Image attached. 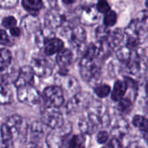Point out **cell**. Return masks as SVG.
I'll use <instances>...</instances> for the list:
<instances>
[{"instance_id": "cell-1", "label": "cell", "mask_w": 148, "mask_h": 148, "mask_svg": "<svg viewBox=\"0 0 148 148\" xmlns=\"http://www.w3.org/2000/svg\"><path fill=\"white\" fill-rule=\"evenodd\" d=\"M42 99L47 108H60L64 102L63 90L59 86L46 88L42 93Z\"/></svg>"}, {"instance_id": "cell-2", "label": "cell", "mask_w": 148, "mask_h": 148, "mask_svg": "<svg viewBox=\"0 0 148 148\" xmlns=\"http://www.w3.org/2000/svg\"><path fill=\"white\" fill-rule=\"evenodd\" d=\"M31 68L37 76L48 77L53 72L54 63L46 56H35L31 62Z\"/></svg>"}, {"instance_id": "cell-3", "label": "cell", "mask_w": 148, "mask_h": 148, "mask_svg": "<svg viewBox=\"0 0 148 148\" xmlns=\"http://www.w3.org/2000/svg\"><path fill=\"white\" fill-rule=\"evenodd\" d=\"M16 95L20 102L29 106L36 105L41 101V95L39 92L32 85H26L18 88Z\"/></svg>"}, {"instance_id": "cell-4", "label": "cell", "mask_w": 148, "mask_h": 148, "mask_svg": "<svg viewBox=\"0 0 148 148\" xmlns=\"http://www.w3.org/2000/svg\"><path fill=\"white\" fill-rule=\"evenodd\" d=\"M80 72L84 81L90 82L99 75L100 68L95 62V60L83 56L80 62Z\"/></svg>"}, {"instance_id": "cell-5", "label": "cell", "mask_w": 148, "mask_h": 148, "mask_svg": "<svg viewBox=\"0 0 148 148\" xmlns=\"http://www.w3.org/2000/svg\"><path fill=\"white\" fill-rule=\"evenodd\" d=\"M42 122L47 127L56 129L63 126V117L56 108H47L42 114Z\"/></svg>"}, {"instance_id": "cell-6", "label": "cell", "mask_w": 148, "mask_h": 148, "mask_svg": "<svg viewBox=\"0 0 148 148\" xmlns=\"http://www.w3.org/2000/svg\"><path fill=\"white\" fill-rule=\"evenodd\" d=\"M63 127V126H62ZM61 127L59 128L53 129L47 136L46 142L49 148H61L63 143V137L68 134L70 128L65 127V129Z\"/></svg>"}, {"instance_id": "cell-7", "label": "cell", "mask_w": 148, "mask_h": 148, "mask_svg": "<svg viewBox=\"0 0 148 148\" xmlns=\"http://www.w3.org/2000/svg\"><path fill=\"white\" fill-rule=\"evenodd\" d=\"M68 38H69V43L74 49H81L85 45L87 34H86L85 29L82 27L77 26V27L73 28L69 31Z\"/></svg>"}, {"instance_id": "cell-8", "label": "cell", "mask_w": 148, "mask_h": 148, "mask_svg": "<svg viewBox=\"0 0 148 148\" xmlns=\"http://www.w3.org/2000/svg\"><path fill=\"white\" fill-rule=\"evenodd\" d=\"M101 14L96 9V6L87 5L83 7L81 14V22L86 25H93L99 22Z\"/></svg>"}, {"instance_id": "cell-9", "label": "cell", "mask_w": 148, "mask_h": 148, "mask_svg": "<svg viewBox=\"0 0 148 148\" xmlns=\"http://www.w3.org/2000/svg\"><path fill=\"white\" fill-rule=\"evenodd\" d=\"M56 82L58 83L59 87L62 88V90H65L67 93L75 94L78 89V82L75 78L67 75L63 73L60 74L56 77Z\"/></svg>"}, {"instance_id": "cell-10", "label": "cell", "mask_w": 148, "mask_h": 148, "mask_svg": "<svg viewBox=\"0 0 148 148\" xmlns=\"http://www.w3.org/2000/svg\"><path fill=\"white\" fill-rule=\"evenodd\" d=\"M35 73L30 66H23L19 69L17 78L16 80L15 86L16 88L26 85H31L34 81Z\"/></svg>"}, {"instance_id": "cell-11", "label": "cell", "mask_w": 148, "mask_h": 148, "mask_svg": "<svg viewBox=\"0 0 148 148\" xmlns=\"http://www.w3.org/2000/svg\"><path fill=\"white\" fill-rule=\"evenodd\" d=\"M128 68L132 74L140 75L147 69V61L144 56L136 54L134 57L131 56L128 62Z\"/></svg>"}, {"instance_id": "cell-12", "label": "cell", "mask_w": 148, "mask_h": 148, "mask_svg": "<svg viewBox=\"0 0 148 148\" xmlns=\"http://www.w3.org/2000/svg\"><path fill=\"white\" fill-rule=\"evenodd\" d=\"M88 95L86 94H76L74 95L68 102L66 109L68 114H74L80 111L86 105V101H88Z\"/></svg>"}, {"instance_id": "cell-13", "label": "cell", "mask_w": 148, "mask_h": 148, "mask_svg": "<svg viewBox=\"0 0 148 148\" xmlns=\"http://www.w3.org/2000/svg\"><path fill=\"white\" fill-rule=\"evenodd\" d=\"M46 24L52 29H56L60 27L65 22V16L58 10L53 9L49 11L45 16Z\"/></svg>"}, {"instance_id": "cell-14", "label": "cell", "mask_w": 148, "mask_h": 148, "mask_svg": "<svg viewBox=\"0 0 148 148\" xmlns=\"http://www.w3.org/2000/svg\"><path fill=\"white\" fill-rule=\"evenodd\" d=\"M44 54L46 56H52L56 53H59L63 49V42L56 37L48 38L44 42Z\"/></svg>"}, {"instance_id": "cell-15", "label": "cell", "mask_w": 148, "mask_h": 148, "mask_svg": "<svg viewBox=\"0 0 148 148\" xmlns=\"http://www.w3.org/2000/svg\"><path fill=\"white\" fill-rule=\"evenodd\" d=\"M4 123L10 128L14 139L17 138L21 132V128H22V125H23L22 117L18 114H12L7 119V121Z\"/></svg>"}, {"instance_id": "cell-16", "label": "cell", "mask_w": 148, "mask_h": 148, "mask_svg": "<svg viewBox=\"0 0 148 148\" xmlns=\"http://www.w3.org/2000/svg\"><path fill=\"white\" fill-rule=\"evenodd\" d=\"M73 61V54L68 49H62L56 56V62L62 69L68 68Z\"/></svg>"}, {"instance_id": "cell-17", "label": "cell", "mask_w": 148, "mask_h": 148, "mask_svg": "<svg viewBox=\"0 0 148 148\" xmlns=\"http://www.w3.org/2000/svg\"><path fill=\"white\" fill-rule=\"evenodd\" d=\"M124 34L120 29H115L114 32H111L108 41L106 42L110 49H119L123 42Z\"/></svg>"}, {"instance_id": "cell-18", "label": "cell", "mask_w": 148, "mask_h": 148, "mask_svg": "<svg viewBox=\"0 0 148 148\" xmlns=\"http://www.w3.org/2000/svg\"><path fill=\"white\" fill-rule=\"evenodd\" d=\"M127 89V82H121V81H117L114 86V89L112 92V99L115 101H121L123 98Z\"/></svg>"}, {"instance_id": "cell-19", "label": "cell", "mask_w": 148, "mask_h": 148, "mask_svg": "<svg viewBox=\"0 0 148 148\" xmlns=\"http://www.w3.org/2000/svg\"><path fill=\"white\" fill-rule=\"evenodd\" d=\"M140 31V33H143L148 30V12L142 11L140 12L137 16L133 20Z\"/></svg>"}, {"instance_id": "cell-20", "label": "cell", "mask_w": 148, "mask_h": 148, "mask_svg": "<svg viewBox=\"0 0 148 148\" xmlns=\"http://www.w3.org/2000/svg\"><path fill=\"white\" fill-rule=\"evenodd\" d=\"M23 6L31 13H37L42 7V0H22Z\"/></svg>"}, {"instance_id": "cell-21", "label": "cell", "mask_w": 148, "mask_h": 148, "mask_svg": "<svg viewBox=\"0 0 148 148\" xmlns=\"http://www.w3.org/2000/svg\"><path fill=\"white\" fill-rule=\"evenodd\" d=\"M44 131L42 127V123L36 121L32 124L30 128V134H31V140H34L33 143H37L38 140H40L43 136Z\"/></svg>"}, {"instance_id": "cell-22", "label": "cell", "mask_w": 148, "mask_h": 148, "mask_svg": "<svg viewBox=\"0 0 148 148\" xmlns=\"http://www.w3.org/2000/svg\"><path fill=\"white\" fill-rule=\"evenodd\" d=\"M11 62V54L6 49H0V71L7 69Z\"/></svg>"}, {"instance_id": "cell-23", "label": "cell", "mask_w": 148, "mask_h": 148, "mask_svg": "<svg viewBox=\"0 0 148 148\" xmlns=\"http://www.w3.org/2000/svg\"><path fill=\"white\" fill-rule=\"evenodd\" d=\"M111 32L108 29L107 26H100L97 28L95 31V36L99 42H106L110 36Z\"/></svg>"}, {"instance_id": "cell-24", "label": "cell", "mask_w": 148, "mask_h": 148, "mask_svg": "<svg viewBox=\"0 0 148 148\" xmlns=\"http://www.w3.org/2000/svg\"><path fill=\"white\" fill-rule=\"evenodd\" d=\"M117 57L119 60H121V62H128L131 56H132V54H131V49L127 47V46H124V47H120L117 50Z\"/></svg>"}, {"instance_id": "cell-25", "label": "cell", "mask_w": 148, "mask_h": 148, "mask_svg": "<svg viewBox=\"0 0 148 148\" xmlns=\"http://www.w3.org/2000/svg\"><path fill=\"white\" fill-rule=\"evenodd\" d=\"M133 124L142 131H148V120L143 116L135 115L133 119Z\"/></svg>"}, {"instance_id": "cell-26", "label": "cell", "mask_w": 148, "mask_h": 148, "mask_svg": "<svg viewBox=\"0 0 148 148\" xmlns=\"http://www.w3.org/2000/svg\"><path fill=\"white\" fill-rule=\"evenodd\" d=\"M117 21V15L114 11L109 10L108 12L106 13L105 17H104V25L107 27H112L116 23Z\"/></svg>"}, {"instance_id": "cell-27", "label": "cell", "mask_w": 148, "mask_h": 148, "mask_svg": "<svg viewBox=\"0 0 148 148\" xmlns=\"http://www.w3.org/2000/svg\"><path fill=\"white\" fill-rule=\"evenodd\" d=\"M111 89H110V87L108 85H99L97 86L95 88V95L100 97V98H105L107 97L109 93H110Z\"/></svg>"}, {"instance_id": "cell-28", "label": "cell", "mask_w": 148, "mask_h": 148, "mask_svg": "<svg viewBox=\"0 0 148 148\" xmlns=\"http://www.w3.org/2000/svg\"><path fill=\"white\" fill-rule=\"evenodd\" d=\"M82 146V139L78 135H73L68 139L66 142L67 148H80Z\"/></svg>"}, {"instance_id": "cell-29", "label": "cell", "mask_w": 148, "mask_h": 148, "mask_svg": "<svg viewBox=\"0 0 148 148\" xmlns=\"http://www.w3.org/2000/svg\"><path fill=\"white\" fill-rule=\"evenodd\" d=\"M11 101V95L9 90H6L0 85V104H7Z\"/></svg>"}, {"instance_id": "cell-30", "label": "cell", "mask_w": 148, "mask_h": 148, "mask_svg": "<svg viewBox=\"0 0 148 148\" xmlns=\"http://www.w3.org/2000/svg\"><path fill=\"white\" fill-rule=\"evenodd\" d=\"M96 9L100 13H104L106 14L110 10V6L106 0H99L97 4H96Z\"/></svg>"}, {"instance_id": "cell-31", "label": "cell", "mask_w": 148, "mask_h": 148, "mask_svg": "<svg viewBox=\"0 0 148 148\" xmlns=\"http://www.w3.org/2000/svg\"><path fill=\"white\" fill-rule=\"evenodd\" d=\"M0 44L6 46H10L12 44V41L9 37L6 31H4L3 29H0Z\"/></svg>"}, {"instance_id": "cell-32", "label": "cell", "mask_w": 148, "mask_h": 148, "mask_svg": "<svg viewBox=\"0 0 148 148\" xmlns=\"http://www.w3.org/2000/svg\"><path fill=\"white\" fill-rule=\"evenodd\" d=\"M2 25L5 28L11 29L16 25V20L13 16H7V17L3 18V20L2 22Z\"/></svg>"}, {"instance_id": "cell-33", "label": "cell", "mask_w": 148, "mask_h": 148, "mask_svg": "<svg viewBox=\"0 0 148 148\" xmlns=\"http://www.w3.org/2000/svg\"><path fill=\"white\" fill-rule=\"evenodd\" d=\"M119 108L121 111L123 112H127V111H129L131 108H132V102L127 99V98H125V99H121V102L119 104Z\"/></svg>"}, {"instance_id": "cell-34", "label": "cell", "mask_w": 148, "mask_h": 148, "mask_svg": "<svg viewBox=\"0 0 148 148\" xmlns=\"http://www.w3.org/2000/svg\"><path fill=\"white\" fill-rule=\"evenodd\" d=\"M17 3V0H0V8H12Z\"/></svg>"}, {"instance_id": "cell-35", "label": "cell", "mask_w": 148, "mask_h": 148, "mask_svg": "<svg viewBox=\"0 0 148 148\" xmlns=\"http://www.w3.org/2000/svg\"><path fill=\"white\" fill-rule=\"evenodd\" d=\"M108 135L107 134V132H100L99 134L97 135V141L100 144H103L108 140Z\"/></svg>"}, {"instance_id": "cell-36", "label": "cell", "mask_w": 148, "mask_h": 148, "mask_svg": "<svg viewBox=\"0 0 148 148\" xmlns=\"http://www.w3.org/2000/svg\"><path fill=\"white\" fill-rule=\"evenodd\" d=\"M104 148H122V146H121V142H120L118 140L114 139V140H112L109 142V144H108L106 147Z\"/></svg>"}, {"instance_id": "cell-37", "label": "cell", "mask_w": 148, "mask_h": 148, "mask_svg": "<svg viewBox=\"0 0 148 148\" xmlns=\"http://www.w3.org/2000/svg\"><path fill=\"white\" fill-rule=\"evenodd\" d=\"M21 33V30L19 28L16 27H13L10 29V34L12 35V36H18Z\"/></svg>"}, {"instance_id": "cell-38", "label": "cell", "mask_w": 148, "mask_h": 148, "mask_svg": "<svg viewBox=\"0 0 148 148\" xmlns=\"http://www.w3.org/2000/svg\"><path fill=\"white\" fill-rule=\"evenodd\" d=\"M56 1H57V0H48L49 5H50L52 8H56Z\"/></svg>"}, {"instance_id": "cell-39", "label": "cell", "mask_w": 148, "mask_h": 148, "mask_svg": "<svg viewBox=\"0 0 148 148\" xmlns=\"http://www.w3.org/2000/svg\"><path fill=\"white\" fill-rule=\"evenodd\" d=\"M27 148H42L37 143H32V144H30L29 147Z\"/></svg>"}, {"instance_id": "cell-40", "label": "cell", "mask_w": 148, "mask_h": 148, "mask_svg": "<svg viewBox=\"0 0 148 148\" xmlns=\"http://www.w3.org/2000/svg\"><path fill=\"white\" fill-rule=\"evenodd\" d=\"M62 2H63L65 4H71V3H75V0H62Z\"/></svg>"}, {"instance_id": "cell-41", "label": "cell", "mask_w": 148, "mask_h": 148, "mask_svg": "<svg viewBox=\"0 0 148 148\" xmlns=\"http://www.w3.org/2000/svg\"><path fill=\"white\" fill-rule=\"evenodd\" d=\"M145 139L147 140V141L148 143V134H145Z\"/></svg>"}, {"instance_id": "cell-42", "label": "cell", "mask_w": 148, "mask_h": 148, "mask_svg": "<svg viewBox=\"0 0 148 148\" xmlns=\"http://www.w3.org/2000/svg\"><path fill=\"white\" fill-rule=\"evenodd\" d=\"M146 5H147V7L148 8V0H147V2H146Z\"/></svg>"}]
</instances>
